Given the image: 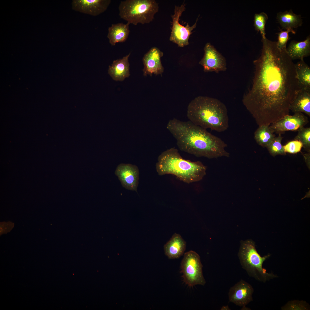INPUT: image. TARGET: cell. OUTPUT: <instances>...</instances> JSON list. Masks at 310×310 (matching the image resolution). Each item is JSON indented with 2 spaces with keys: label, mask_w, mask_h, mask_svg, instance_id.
Segmentation results:
<instances>
[{
  "label": "cell",
  "mask_w": 310,
  "mask_h": 310,
  "mask_svg": "<svg viewBox=\"0 0 310 310\" xmlns=\"http://www.w3.org/2000/svg\"><path fill=\"white\" fill-rule=\"evenodd\" d=\"M259 57L253 61L251 86L242 102L259 126L270 125L289 115L290 106L299 90L295 64L286 49L276 41L262 37Z\"/></svg>",
  "instance_id": "1"
},
{
  "label": "cell",
  "mask_w": 310,
  "mask_h": 310,
  "mask_svg": "<svg viewBox=\"0 0 310 310\" xmlns=\"http://www.w3.org/2000/svg\"><path fill=\"white\" fill-rule=\"evenodd\" d=\"M166 128L181 151L197 157L209 159L230 156L225 149L227 145L223 140L189 120L171 119Z\"/></svg>",
  "instance_id": "2"
},
{
  "label": "cell",
  "mask_w": 310,
  "mask_h": 310,
  "mask_svg": "<svg viewBox=\"0 0 310 310\" xmlns=\"http://www.w3.org/2000/svg\"><path fill=\"white\" fill-rule=\"evenodd\" d=\"M187 115L189 121L206 129L220 132L229 127L226 107L215 98L204 96L195 98L188 106Z\"/></svg>",
  "instance_id": "3"
},
{
  "label": "cell",
  "mask_w": 310,
  "mask_h": 310,
  "mask_svg": "<svg viewBox=\"0 0 310 310\" xmlns=\"http://www.w3.org/2000/svg\"><path fill=\"white\" fill-rule=\"evenodd\" d=\"M156 167L159 175H173L188 184L202 180L206 175L207 169L201 162L183 158L174 148L167 149L159 156Z\"/></svg>",
  "instance_id": "4"
},
{
  "label": "cell",
  "mask_w": 310,
  "mask_h": 310,
  "mask_svg": "<svg viewBox=\"0 0 310 310\" xmlns=\"http://www.w3.org/2000/svg\"><path fill=\"white\" fill-rule=\"evenodd\" d=\"M271 256L270 253L261 257L255 248V243L251 240L242 241L238 253L241 266L251 277L265 283L278 277L273 272L269 273L263 267V264Z\"/></svg>",
  "instance_id": "5"
},
{
  "label": "cell",
  "mask_w": 310,
  "mask_h": 310,
  "mask_svg": "<svg viewBox=\"0 0 310 310\" xmlns=\"http://www.w3.org/2000/svg\"><path fill=\"white\" fill-rule=\"evenodd\" d=\"M159 8L154 0H126L120 3L119 15L129 24H148L153 20Z\"/></svg>",
  "instance_id": "6"
},
{
  "label": "cell",
  "mask_w": 310,
  "mask_h": 310,
  "mask_svg": "<svg viewBox=\"0 0 310 310\" xmlns=\"http://www.w3.org/2000/svg\"><path fill=\"white\" fill-rule=\"evenodd\" d=\"M202 268L200 257L197 253L193 251L185 253L181 263L182 277L185 284L190 287L197 285L204 286L206 281Z\"/></svg>",
  "instance_id": "7"
},
{
  "label": "cell",
  "mask_w": 310,
  "mask_h": 310,
  "mask_svg": "<svg viewBox=\"0 0 310 310\" xmlns=\"http://www.w3.org/2000/svg\"><path fill=\"white\" fill-rule=\"evenodd\" d=\"M185 9L184 2L180 6H175L174 13L171 17L172 26L169 40L180 47L189 44V37L192 31L196 27L198 20V18L195 24L191 26L188 24L185 26L181 24L179 22L180 18Z\"/></svg>",
  "instance_id": "8"
},
{
  "label": "cell",
  "mask_w": 310,
  "mask_h": 310,
  "mask_svg": "<svg viewBox=\"0 0 310 310\" xmlns=\"http://www.w3.org/2000/svg\"><path fill=\"white\" fill-rule=\"evenodd\" d=\"M204 55L199 63L205 72L218 73L226 71V64L224 57L210 43H207L204 48Z\"/></svg>",
  "instance_id": "9"
},
{
  "label": "cell",
  "mask_w": 310,
  "mask_h": 310,
  "mask_svg": "<svg viewBox=\"0 0 310 310\" xmlns=\"http://www.w3.org/2000/svg\"><path fill=\"white\" fill-rule=\"evenodd\" d=\"M309 122L308 118L302 113H294L292 115L285 116L272 123L269 127L274 133H281L287 131H297Z\"/></svg>",
  "instance_id": "10"
},
{
  "label": "cell",
  "mask_w": 310,
  "mask_h": 310,
  "mask_svg": "<svg viewBox=\"0 0 310 310\" xmlns=\"http://www.w3.org/2000/svg\"><path fill=\"white\" fill-rule=\"evenodd\" d=\"M254 291L250 284L241 280L230 288L228 293L229 300L236 305L242 307V309H247L246 306L253 301Z\"/></svg>",
  "instance_id": "11"
},
{
  "label": "cell",
  "mask_w": 310,
  "mask_h": 310,
  "mask_svg": "<svg viewBox=\"0 0 310 310\" xmlns=\"http://www.w3.org/2000/svg\"><path fill=\"white\" fill-rule=\"evenodd\" d=\"M115 174L124 187L137 192L139 172L136 166L131 164H121L117 167Z\"/></svg>",
  "instance_id": "12"
},
{
  "label": "cell",
  "mask_w": 310,
  "mask_h": 310,
  "mask_svg": "<svg viewBox=\"0 0 310 310\" xmlns=\"http://www.w3.org/2000/svg\"><path fill=\"white\" fill-rule=\"evenodd\" d=\"M110 0H73L71 5L74 11L92 16L105 11L110 4Z\"/></svg>",
  "instance_id": "13"
},
{
  "label": "cell",
  "mask_w": 310,
  "mask_h": 310,
  "mask_svg": "<svg viewBox=\"0 0 310 310\" xmlns=\"http://www.w3.org/2000/svg\"><path fill=\"white\" fill-rule=\"evenodd\" d=\"M163 53L158 48L154 47L151 48L143 57L142 61L144 65L143 75L152 76L153 74L158 75L163 73L164 68L161 59Z\"/></svg>",
  "instance_id": "14"
},
{
  "label": "cell",
  "mask_w": 310,
  "mask_h": 310,
  "mask_svg": "<svg viewBox=\"0 0 310 310\" xmlns=\"http://www.w3.org/2000/svg\"><path fill=\"white\" fill-rule=\"evenodd\" d=\"M290 110L293 113H304L310 117V88L299 89L291 103Z\"/></svg>",
  "instance_id": "15"
},
{
  "label": "cell",
  "mask_w": 310,
  "mask_h": 310,
  "mask_svg": "<svg viewBox=\"0 0 310 310\" xmlns=\"http://www.w3.org/2000/svg\"><path fill=\"white\" fill-rule=\"evenodd\" d=\"M276 18L282 27L281 30H289L294 34H296L294 29L301 26L303 24L301 15L294 13L291 9L278 12Z\"/></svg>",
  "instance_id": "16"
},
{
  "label": "cell",
  "mask_w": 310,
  "mask_h": 310,
  "mask_svg": "<svg viewBox=\"0 0 310 310\" xmlns=\"http://www.w3.org/2000/svg\"><path fill=\"white\" fill-rule=\"evenodd\" d=\"M130 53L122 59L114 60L109 66L108 73L116 81H123L130 75L129 58Z\"/></svg>",
  "instance_id": "17"
},
{
  "label": "cell",
  "mask_w": 310,
  "mask_h": 310,
  "mask_svg": "<svg viewBox=\"0 0 310 310\" xmlns=\"http://www.w3.org/2000/svg\"><path fill=\"white\" fill-rule=\"evenodd\" d=\"M186 245V242L181 236L175 233L164 245L165 254L170 259L179 258L183 254Z\"/></svg>",
  "instance_id": "18"
},
{
  "label": "cell",
  "mask_w": 310,
  "mask_h": 310,
  "mask_svg": "<svg viewBox=\"0 0 310 310\" xmlns=\"http://www.w3.org/2000/svg\"><path fill=\"white\" fill-rule=\"evenodd\" d=\"M286 51L293 60L304 59L310 55V36H308L304 40L297 41L292 40L286 48Z\"/></svg>",
  "instance_id": "19"
},
{
  "label": "cell",
  "mask_w": 310,
  "mask_h": 310,
  "mask_svg": "<svg viewBox=\"0 0 310 310\" xmlns=\"http://www.w3.org/2000/svg\"><path fill=\"white\" fill-rule=\"evenodd\" d=\"M129 25L127 23L126 24L118 23L112 24L108 28L107 37L111 45L115 46L117 43L123 42L126 40L130 32Z\"/></svg>",
  "instance_id": "20"
},
{
  "label": "cell",
  "mask_w": 310,
  "mask_h": 310,
  "mask_svg": "<svg viewBox=\"0 0 310 310\" xmlns=\"http://www.w3.org/2000/svg\"><path fill=\"white\" fill-rule=\"evenodd\" d=\"M295 69L297 77L299 89L310 88V67L304 61L300 60L295 64Z\"/></svg>",
  "instance_id": "21"
},
{
  "label": "cell",
  "mask_w": 310,
  "mask_h": 310,
  "mask_svg": "<svg viewBox=\"0 0 310 310\" xmlns=\"http://www.w3.org/2000/svg\"><path fill=\"white\" fill-rule=\"evenodd\" d=\"M269 126L262 125L259 126L254 133V138L256 142L263 147H267L275 137Z\"/></svg>",
  "instance_id": "22"
},
{
  "label": "cell",
  "mask_w": 310,
  "mask_h": 310,
  "mask_svg": "<svg viewBox=\"0 0 310 310\" xmlns=\"http://www.w3.org/2000/svg\"><path fill=\"white\" fill-rule=\"evenodd\" d=\"M283 137L281 133L277 137H275L271 143L266 147L270 154L273 156L276 155H286L283 146L281 142Z\"/></svg>",
  "instance_id": "23"
},
{
  "label": "cell",
  "mask_w": 310,
  "mask_h": 310,
  "mask_svg": "<svg viewBox=\"0 0 310 310\" xmlns=\"http://www.w3.org/2000/svg\"><path fill=\"white\" fill-rule=\"evenodd\" d=\"M268 18L267 14L264 12L255 13L254 15V27L256 30L260 32L262 37L266 36L265 26Z\"/></svg>",
  "instance_id": "24"
},
{
  "label": "cell",
  "mask_w": 310,
  "mask_h": 310,
  "mask_svg": "<svg viewBox=\"0 0 310 310\" xmlns=\"http://www.w3.org/2000/svg\"><path fill=\"white\" fill-rule=\"evenodd\" d=\"M294 140L300 141L303 147L308 152H310V128L303 127L298 131Z\"/></svg>",
  "instance_id": "25"
},
{
  "label": "cell",
  "mask_w": 310,
  "mask_h": 310,
  "mask_svg": "<svg viewBox=\"0 0 310 310\" xmlns=\"http://www.w3.org/2000/svg\"><path fill=\"white\" fill-rule=\"evenodd\" d=\"M282 310H309L310 306L306 301L294 300L288 301L281 307Z\"/></svg>",
  "instance_id": "26"
},
{
  "label": "cell",
  "mask_w": 310,
  "mask_h": 310,
  "mask_svg": "<svg viewBox=\"0 0 310 310\" xmlns=\"http://www.w3.org/2000/svg\"><path fill=\"white\" fill-rule=\"evenodd\" d=\"M280 32L276 33L278 35V41H276L278 48L281 50L286 49L287 43L290 38L289 33L291 32L289 30L283 31L280 29Z\"/></svg>",
  "instance_id": "27"
},
{
  "label": "cell",
  "mask_w": 310,
  "mask_h": 310,
  "mask_svg": "<svg viewBox=\"0 0 310 310\" xmlns=\"http://www.w3.org/2000/svg\"><path fill=\"white\" fill-rule=\"evenodd\" d=\"M283 147L286 153L295 154L301 151L303 146L300 141L294 140L288 142Z\"/></svg>",
  "instance_id": "28"
},
{
  "label": "cell",
  "mask_w": 310,
  "mask_h": 310,
  "mask_svg": "<svg viewBox=\"0 0 310 310\" xmlns=\"http://www.w3.org/2000/svg\"><path fill=\"white\" fill-rule=\"evenodd\" d=\"M220 310H230V309L229 308L228 306V305L226 306H223L221 308Z\"/></svg>",
  "instance_id": "29"
}]
</instances>
